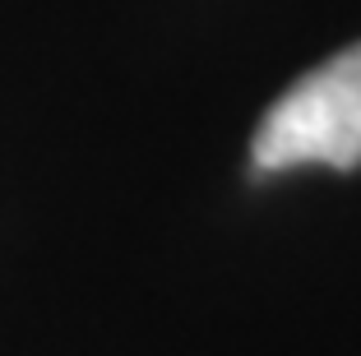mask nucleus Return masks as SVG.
<instances>
[{
	"label": "nucleus",
	"instance_id": "obj_1",
	"mask_svg": "<svg viewBox=\"0 0 361 356\" xmlns=\"http://www.w3.org/2000/svg\"><path fill=\"white\" fill-rule=\"evenodd\" d=\"M250 157L259 171L361 167V42L301 74L255 125Z\"/></svg>",
	"mask_w": 361,
	"mask_h": 356
}]
</instances>
